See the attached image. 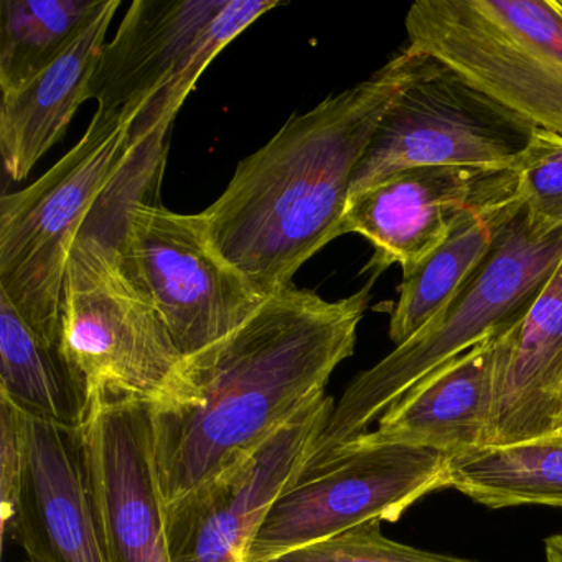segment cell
I'll use <instances>...</instances> for the list:
<instances>
[{"mask_svg": "<svg viewBox=\"0 0 562 562\" xmlns=\"http://www.w3.org/2000/svg\"><path fill=\"white\" fill-rule=\"evenodd\" d=\"M561 440H562V434H561Z\"/></svg>", "mask_w": 562, "mask_h": 562, "instance_id": "484cf974", "label": "cell"}, {"mask_svg": "<svg viewBox=\"0 0 562 562\" xmlns=\"http://www.w3.org/2000/svg\"><path fill=\"white\" fill-rule=\"evenodd\" d=\"M521 209L515 195L467 213L447 238L404 276L390 321L394 347L416 337L452 302L482 265L503 226Z\"/></svg>", "mask_w": 562, "mask_h": 562, "instance_id": "d6986e66", "label": "cell"}, {"mask_svg": "<svg viewBox=\"0 0 562 562\" xmlns=\"http://www.w3.org/2000/svg\"><path fill=\"white\" fill-rule=\"evenodd\" d=\"M546 562H562V532L546 539Z\"/></svg>", "mask_w": 562, "mask_h": 562, "instance_id": "d4e9b609", "label": "cell"}, {"mask_svg": "<svg viewBox=\"0 0 562 562\" xmlns=\"http://www.w3.org/2000/svg\"><path fill=\"white\" fill-rule=\"evenodd\" d=\"M450 488L486 508L562 509V440L486 447L449 459Z\"/></svg>", "mask_w": 562, "mask_h": 562, "instance_id": "ffe728a7", "label": "cell"}, {"mask_svg": "<svg viewBox=\"0 0 562 562\" xmlns=\"http://www.w3.org/2000/svg\"><path fill=\"white\" fill-rule=\"evenodd\" d=\"M516 195L512 169L416 167L401 170L348 200L341 235L373 246L374 274L400 265L411 274L467 213Z\"/></svg>", "mask_w": 562, "mask_h": 562, "instance_id": "7c38bea8", "label": "cell"}, {"mask_svg": "<svg viewBox=\"0 0 562 562\" xmlns=\"http://www.w3.org/2000/svg\"><path fill=\"white\" fill-rule=\"evenodd\" d=\"M334 397H312L258 450L166 509L172 562H243L276 499L301 475L334 413Z\"/></svg>", "mask_w": 562, "mask_h": 562, "instance_id": "8fae6325", "label": "cell"}, {"mask_svg": "<svg viewBox=\"0 0 562 562\" xmlns=\"http://www.w3.org/2000/svg\"><path fill=\"white\" fill-rule=\"evenodd\" d=\"M450 488L449 459L434 450L357 439L305 463L276 499L243 562H265L371 521L394 522L414 503Z\"/></svg>", "mask_w": 562, "mask_h": 562, "instance_id": "52a82bcc", "label": "cell"}, {"mask_svg": "<svg viewBox=\"0 0 562 562\" xmlns=\"http://www.w3.org/2000/svg\"><path fill=\"white\" fill-rule=\"evenodd\" d=\"M493 341L427 374L363 436L371 442L434 450L447 459L492 447Z\"/></svg>", "mask_w": 562, "mask_h": 562, "instance_id": "2e32d148", "label": "cell"}, {"mask_svg": "<svg viewBox=\"0 0 562 562\" xmlns=\"http://www.w3.org/2000/svg\"><path fill=\"white\" fill-rule=\"evenodd\" d=\"M265 562H476L436 554L387 539L381 522L371 521L322 541L311 542Z\"/></svg>", "mask_w": 562, "mask_h": 562, "instance_id": "603a6c76", "label": "cell"}, {"mask_svg": "<svg viewBox=\"0 0 562 562\" xmlns=\"http://www.w3.org/2000/svg\"><path fill=\"white\" fill-rule=\"evenodd\" d=\"M561 262L562 229L542 235L519 210L452 302L416 337L351 381L308 462L368 432L394 401L437 368L519 324Z\"/></svg>", "mask_w": 562, "mask_h": 562, "instance_id": "277c9868", "label": "cell"}, {"mask_svg": "<svg viewBox=\"0 0 562 562\" xmlns=\"http://www.w3.org/2000/svg\"><path fill=\"white\" fill-rule=\"evenodd\" d=\"M116 251L186 358L228 337L265 302L213 248L200 213L170 212L159 199L131 206Z\"/></svg>", "mask_w": 562, "mask_h": 562, "instance_id": "ba28073f", "label": "cell"}, {"mask_svg": "<svg viewBox=\"0 0 562 562\" xmlns=\"http://www.w3.org/2000/svg\"><path fill=\"white\" fill-rule=\"evenodd\" d=\"M562 432V262L531 311L493 341V446Z\"/></svg>", "mask_w": 562, "mask_h": 562, "instance_id": "9a60e30c", "label": "cell"}, {"mask_svg": "<svg viewBox=\"0 0 562 562\" xmlns=\"http://www.w3.org/2000/svg\"><path fill=\"white\" fill-rule=\"evenodd\" d=\"M0 397L27 416L81 430L87 386L61 344L42 337L0 292Z\"/></svg>", "mask_w": 562, "mask_h": 562, "instance_id": "ac0fdd59", "label": "cell"}, {"mask_svg": "<svg viewBox=\"0 0 562 562\" xmlns=\"http://www.w3.org/2000/svg\"><path fill=\"white\" fill-rule=\"evenodd\" d=\"M183 103L98 108L80 143L37 182L0 200V292L37 334L61 344V299L78 239L134 203L159 199Z\"/></svg>", "mask_w": 562, "mask_h": 562, "instance_id": "3957f363", "label": "cell"}, {"mask_svg": "<svg viewBox=\"0 0 562 562\" xmlns=\"http://www.w3.org/2000/svg\"><path fill=\"white\" fill-rule=\"evenodd\" d=\"M407 47L562 136V0H419Z\"/></svg>", "mask_w": 562, "mask_h": 562, "instance_id": "8992f818", "label": "cell"}, {"mask_svg": "<svg viewBox=\"0 0 562 562\" xmlns=\"http://www.w3.org/2000/svg\"><path fill=\"white\" fill-rule=\"evenodd\" d=\"M370 284L338 301L294 285L269 295L233 334L187 358L180 396L150 407L164 506L256 452L350 358Z\"/></svg>", "mask_w": 562, "mask_h": 562, "instance_id": "6da1fadb", "label": "cell"}, {"mask_svg": "<svg viewBox=\"0 0 562 562\" xmlns=\"http://www.w3.org/2000/svg\"><path fill=\"white\" fill-rule=\"evenodd\" d=\"M535 131L427 57L381 117L355 170L350 196L416 167L512 169Z\"/></svg>", "mask_w": 562, "mask_h": 562, "instance_id": "9c48e42d", "label": "cell"}, {"mask_svg": "<svg viewBox=\"0 0 562 562\" xmlns=\"http://www.w3.org/2000/svg\"><path fill=\"white\" fill-rule=\"evenodd\" d=\"M121 0H103L87 27L44 71L2 93L0 154L14 182L27 179L38 160L65 136L85 101Z\"/></svg>", "mask_w": 562, "mask_h": 562, "instance_id": "e0dca14e", "label": "cell"}, {"mask_svg": "<svg viewBox=\"0 0 562 562\" xmlns=\"http://www.w3.org/2000/svg\"><path fill=\"white\" fill-rule=\"evenodd\" d=\"M24 483V447L18 409L0 397V521L2 539L12 538Z\"/></svg>", "mask_w": 562, "mask_h": 562, "instance_id": "cb8c5ba5", "label": "cell"}, {"mask_svg": "<svg viewBox=\"0 0 562 562\" xmlns=\"http://www.w3.org/2000/svg\"><path fill=\"white\" fill-rule=\"evenodd\" d=\"M276 0H134L101 52L90 98L111 111L186 103L203 71Z\"/></svg>", "mask_w": 562, "mask_h": 562, "instance_id": "30bf717a", "label": "cell"}, {"mask_svg": "<svg viewBox=\"0 0 562 562\" xmlns=\"http://www.w3.org/2000/svg\"><path fill=\"white\" fill-rule=\"evenodd\" d=\"M94 0H4L0 4V90H18L50 67L87 27Z\"/></svg>", "mask_w": 562, "mask_h": 562, "instance_id": "44dd1931", "label": "cell"}, {"mask_svg": "<svg viewBox=\"0 0 562 562\" xmlns=\"http://www.w3.org/2000/svg\"><path fill=\"white\" fill-rule=\"evenodd\" d=\"M88 488L110 562H172L150 406L97 400L81 427Z\"/></svg>", "mask_w": 562, "mask_h": 562, "instance_id": "4fadbf2b", "label": "cell"}, {"mask_svg": "<svg viewBox=\"0 0 562 562\" xmlns=\"http://www.w3.org/2000/svg\"><path fill=\"white\" fill-rule=\"evenodd\" d=\"M130 209L81 236L71 249L61 299V348L90 403L130 400L156 409L180 396L187 358L121 269L117 233Z\"/></svg>", "mask_w": 562, "mask_h": 562, "instance_id": "5b68a950", "label": "cell"}, {"mask_svg": "<svg viewBox=\"0 0 562 562\" xmlns=\"http://www.w3.org/2000/svg\"><path fill=\"white\" fill-rule=\"evenodd\" d=\"M18 417L24 483L12 539L29 562H110L91 505L80 430L19 409Z\"/></svg>", "mask_w": 562, "mask_h": 562, "instance_id": "5bb4252c", "label": "cell"}, {"mask_svg": "<svg viewBox=\"0 0 562 562\" xmlns=\"http://www.w3.org/2000/svg\"><path fill=\"white\" fill-rule=\"evenodd\" d=\"M426 60L407 47L368 80L294 114L200 213L213 248L261 297L291 288L308 259L344 236L355 170Z\"/></svg>", "mask_w": 562, "mask_h": 562, "instance_id": "7a4b0ae2", "label": "cell"}, {"mask_svg": "<svg viewBox=\"0 0 562 562\" xmlns=\"http://www.w3.org/2000/svg\"><path fill=\"white\" fill-rule=\"evenodd\" d=\"M516 199L536 232L562 229V136L536 130L525 153L512 167Z\"/></svg>", "mask_w": 562, "mask_h": 562, "instance_id": "7402d4cb", "label": "cell"}]
</instances>
